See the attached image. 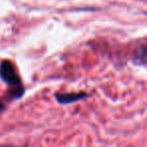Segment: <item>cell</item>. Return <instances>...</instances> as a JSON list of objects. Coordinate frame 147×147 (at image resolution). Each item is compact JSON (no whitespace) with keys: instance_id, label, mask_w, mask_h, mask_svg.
I'll return each mask as SVG.
<instances>
[{"instance_id":"6da1fadb","label":"cell","mask_w":147,"mask_h":147,"mask_svg":"<svg viewBox=\"0 0 147 147\" xmlns=\"http://www.w3.org/2000/svg\"><path fill=\"white\" fill-rule=\"evenodd\" d=\"M0 78L2 79L3 82L6 83L9 87H12L13 89L22 88L20 78L15 71L14 65L7 59L3 61L0 65Z\"/></svg>"},{"instance_id":"7a4b0ae2","label":"cell","mask_w":147,"mask_h":147,"mask_svg":"<svg viewBox=\"0 0 147 147\" xmlns=\"http://www.w3.org/2000/svg\"><path fill=\"white\" fill-rule=\"evenodd\" d=\"M89 95L87 93H65V94H55V99L59 104H71L78 102L83 99H86Z\"/></svg>"},{"instance_id":"3957f363","label":"cell","mask_w":147,"mask_h":147,"mask_svg":"<svg viewBox=\"0 0 147 147\" xmlns=\"http://www.w3.org/2000/svg\"><path fill=\"white\" fill-rule=\"evenodd\" d=\"M134 63H139V65H145L146 63V49L145 47H142L140 49H138L137 53H135L134 59H133Z\"/></svg>"},{"instance_id":"277c9868","label":"cell","mask_w":147,"mask_h":147,"mask_svg":"<svg viewBox=\"0 0 147 147\" xmlns=\"http://www.w3.org/2000/svg\"><path fill=\"white\" fill-rule=\"evenodd\" d=\"M3 110H4V106H3L2 103H0V113L2 112Z\"/></svg>"}]
</instances>
